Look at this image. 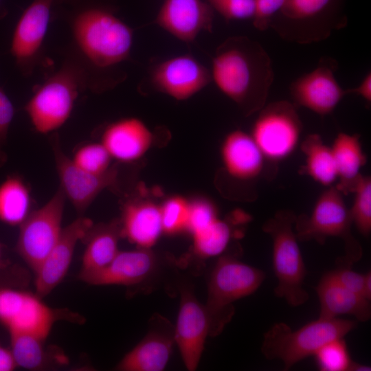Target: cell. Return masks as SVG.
Returning a JSON list of instances; mask_svg holds the SVG:
<instances>
[{
    "mask_svg": "<svg viewBox=\"0 0 371 371\" xmlns=\"http://www.w3.org/2000/svg\"><path fill=\"white\" fill-rule=\"evenodd\" d=\"M232 236L229 223L219 217L205 228L192 235L194 254L201 259H207L223 253Z\"/></svg>",
    "mask_w": 371,
    "mask_h": 371,
    "instance_id": "cell-30",
    "label": "cell"
},
{
    "mask_svg": "<svg viewBox=\"0 0 371 371\" xmlns=\"http://www.w3.org/2000/svg\"><path fill=\"white\" fill-rule=\"evenodd\" d=\"M153 142L150 128L140 119L124 117L109 124L104 130L100 142L112 159L130 163L142 158Z\"/></svg>",
    "mask_w": 371,
    "mask_h": 371,
    "instance_id": "cell-22",
    "label": "cell"
},
{
    "mask_svg": "<svg viewBox=\"0 0 371 371\" xmlns=\"http://www.w3.org/2000/svg\"><path fill=\"white\" fill-rule=\"evenodd\" d=\"M356 320L319 317L293 330L283 322L273 324L263 336L261 351L269 360L280 359L289 370L313 356L325 344L344 338L357 326Z\"/></svg>",
    "mask_w": 371,
    "mask_h": 371,
    "instance_id": "cell-4",
    "label": "cell"
},
{
    "mask_svg": "<svg viewBox=\"0 0 371 371\" xmlns=\"http://www.w3.org/2000/svg\"><path fill=\"white\" fill-rule=\"evenodd\" d=\"M305 156L304 172L317 183L330 187L337 181V174L330 146L318 134L308 135L301 144Z\"/></svg>",
    "mask_w": 371,
    "mask_h": 371,
    "instance_id": "cell-29",
    "label": "cell"
},
{
    "mask_svg": "<svg viewBox=\"0 0 371 371\" xmlns=\"http://www.w3.org/2000/svg\"><path fill=\"white\" fill-rule=\"evenodd\" d=\"M334 158L338 183L335 186L343 194L352 192L366 164L367 157L363 150L360 136L341 132L330 146Z\"/></svg>",
    "mask_w": 371,
    "mask_h": 371,
    "instance_id": "cell-27",
    "label": "cell"
},
{
    "mask_svg": "<svg viewBox=\"0 0 371 371\" xmlns=\"http://www.w3.org/2000/svg\"><path fill=\"white\" fill-rule=\"evenodd\" d=\"M259 111L250 135L267 164H278L297 148L302 122L294 104L286 100L271 102Z\"/></svg>",
    "mask_w": 371,
    "mask_h": 371,
    "instance_id": "cell-10",
    "label": "cell"
},
{
    "mask_svg": "<svg viewBox=\"0 0 371 371\" xmlns=\"http://www.w3.org/2000/svg\"><path fill=\"white\" fill-rule=\"evenodd\" d=\"M364 285L363 292L364 296L368 300H371V272L369 271L366 273H364Z\"/></svg>",
    "mask_w": 371,
    "mask_h": 371,
    "instance_id": "cell-42",
    "label": "cell"
},
{
    "mask_svg": "<svg viewBox=\"0 0 371 371\" xmlns=\"http://www.w3.org/2000/svg\"><path fill=\"white\" fill-rule=\"evenodd\" d=\"M220 157L226 174L238 181L257 179L268 165L250 134L238 129L225 135L221 145Z\"/></svg>",
    "mask_w": 371,
    "mask_h": 371,
    "instance_id": "cell-21",
    "label": "cell"
},
{
    "mask_svg": "<svg viewBox=\"0 0 371 371\" xmlns=\"http://www.w3.org/2000/svg\"><path fill=\"white\" fill-rule=\"evenodd\" d=\"M335 65L330 59L321 60L315 69L293 82L290 93L294 103L320 115L331 113L348 94L335 78Z\"/></svg>",
    "mask_w": 371,
    "mask_h": 371,
    "instance_id": "cell-17",
    "label": "cell"
},
{
    "mask_svg": "<svg viewBox=\"0 0 371 371\" xmlns=\"http://www.w3.org/2000/svg\"><path fill=\"white\" fill-rule=\"evenodd\" d=\"M63 0H32L14 28L10 52L19 67L31 73L38 60L55 9Z\"/></svg>",
    "mask_w": 371,
    "mask_h": 371,
    "instance_id": "cell-14",
    "label": "cell"
},
{
    "mask_svg": "<svg viewBox=\"0 0 371 371\" xmlns=\"http://www.w3.org/2000/svg\"><path fill=\"white\" fill-rule=\"evenodd\" d=\"M211 80L210 71L189 54L165 59L150 73V82L156 90L179 101L190 98Z\"/></svg>",
    "mask_w": 371,
    "mask_h": 371,
    "instance_id": "cell-15",
    "label": "cell"
},
{
    "mask_svg": "<svg viewBox=\"0 0 371 371\" xmlns=\"http://www.w3.org/2000/svg\"><path fill=\"white\" fill-rule=\"evenodd\" d=\"M30 190L18 175L8 176L0 183V221L20 226L32 212Z\"/></svg>",
    "mask_w": 371,
    "mask_h": 371,
    "instance_id": "cell-28",
    "label": "cell"
},
{
    "mask_svg": "<svg viewBox=\"0 0 371 371\" xmlns=\"http://www.w3.org/2000/svg\"><path fill=\"white\" fill-rule=\"evenodd\" d=\"M348 93H355L361 96L367 103L371 102V74L370 72L363 78L359 85L354 89H347Z\"/></svg>",
    "mask_w": 371,
    "mask_h": 371,
    "instance_id": "cell-40",
    "label": "cell"
},
{
    "mask_svg": "<svg viewBox=\"0 0 371 371\" xmlns=\"http://www.w3.org/2000/svg\"><path fill=\"white\" fill-rule=\"evenodd\" d=\"M352 225L343 193L335 186L327 187L317 197L309 216H296L294 229L298 240L324 244L329 237L341 238L345 255L337 265L352 267L363 254L362 247L352 234Z\"/></svg>",
    "mask_w": 371,
    "mask_h": 371,
    "instance_id": "cell-5",
    "label": "cell"
},
{
    "mask_svg": "<svg viewBox=\"0 0 371 371\" xmlns=\"http://www.w3.org/2000/svg\"><path fill=\"white\" fill-rule=\"evenodd\" d=\"M329 273L341 285L365 297L363 292L364 273L355 272L350 267L341 265H337L336 269L329 271Z\"/></svg>",
    "mask_w": 371,
    "mask_h": 371,
    "instance_id": "cell-39",
    "label": "cell"
},
{
    "mask_svg": "<svg viewBox=\"0 0 371 371\" xmlns=\"http://www.w3.org/2000/svg\"><path fill=\"white\" fill-rule=\"evenodd\" d=\"M288 0H254L255 12L253 23L260 31L269 27L274 16L283 8Z\"/></svg>",
    "mask_w": 371,
    "mask_h": 371,
    "instance_id": "cell-38",
    "label": "cell"
},
{
    "mask_svg": "<svg viewBox=\"0 0 371 371\" xmlns=\"http://www.w3.org/2000/svg\"><path fill=\"white\" fill-rule=\"evenodd\" d=\"M89 86L82 69L69 62L34 91L25 110L35 130L43 134L56 131L69 119L79 91Z\"/></svg>",
    "mask_w": 371,
    "mask_h": 371,
    "instance_id": "cell-9",
    "label": "cell"
},
{
    "mask_svg": "<svg viewBox=\"0 0 371 371\" xmlns=\"http://www.w3.org/2000/svg\"><path fill=\"white\" fill-rule=\"evenodd\" d=\"M346 1L288 0L269 27L288 41L301 44L321 41L346 26Z\"/></svg>",
    "mask_w": 371,
    "mask_h": 371,
    "instance_id": "cell-8",
    "label": "cell"
},
{
    "mask_svg": "<svg viewBox=\"0 0 371 371\" xmlns=\"http://www.w3.org/2000/svg\"><path fill=\"white\" fill-rule=\"evenodd\" d=\"M213 12L203 0H164L155 22L174 37L190 43L201 32L212 31Z\"/></svg>",
    "mask_w": 371,
    "mask_h": 371,
    "instance_id": "cell-20",
    "label": "cell"
},
{
    "mask_svg": "<svg viewBox=\"0 0 371 371\" xmlns=\"http://www.w3.org/2000/svg\"><path fill=\"white\" fill-rule=\"evenodd\" d=\"M56 8L64 13L82 67L106 71L127 60L133 30L102 0H63ZM87 75V74H86Z\"/></svg>",
    "mask_w": 371,
    "mask_h": 371,
    "instance_id": "cell-1",
    "label": "cell"
},
{
    "mask_svg": "<svg viewBox=\"0 0 371 371\" xmlns=\"http://www.w3.org/2000/svg\"><path fill=\"white\" fill-rule=\"evenodd\" d=\"M190 201L181 196L167 199L160 205L163 233L175 234L186 230Z\"/></svg>",
    "mask_w": 371,
    "mask_h": 371,
    "instance_id": "cell-34",
    "label": "cell"
},
{
    "mask_svg": "<svg viewBox=\"0 0 371 371\" xmlns=\"http://www.w3.org/2000/svg\"><path fill=\"white\" fill-rule=\"evenodd\" d=\"M315 291L320 306L319 317L348 315L359 322H366L371 317L370 301L341 285L329 271L322 277Z\"/></svg>",
    "mask_w": 371,
    "mask_h": 371,
    "instance_id": "cell-24",
    "label": "cell"
},
{
    "mask_svg": "<svg viewBox=\"0 0 371 371\" xmlns=\"http://www.w3.org/2000/svg\"><path fill=\"white\" fill-rule=\"evenodd\" d=\"M0 3H1V0H0Z\"/></svg>",
    "mask_w": 371,
    "mask_h": 371,
    "instance_id": "cell-44",
    "label": "cell"
},
{
    "mask_svg": "<svg viewBox=\"0 0 371 371\" xmlns=\"http://www.w3.org/2000/svg\"><path fill=\"white\" fill-rule=\"evenodd\" d=\"M208 3L228 21L252 19L254 16V0H208Z\"/></svg>",
    "mask_w": 371,
    "mask_h": 371,
    "instance_id": "cell-36",
    "label": "cell"
},
{
    "mask_svg": "<svg viewBox=\"0 0 371 371\" xmlns=\"http://www.w3.org/2000/svg\"><path fill=\"white\" fill-rule=\"evenodd\" d=\"M93 224L91 219L82 215L63 228L56 243L34 273L35 293L39 297L49 295L63 280L78 242Z\"/></svg>",
    "mask_w": 371,
    "mask_h": 371,
    "instance_id": "cell-19",
    "label": "cell"
},
{
    "mask_svg": "<svg viewBox=\"0 0 371 371\" xmlns=\"http://www.w3.org/2000/svg\"><path fill=\"white\" fill-rule=\"evenodd\" d=\"M180 304L174 326L175 342L183 361L190 371L199 363L206 338L210 336L211 323L205 305L194 295L189 284L179 285Z\"/></svg>",
    "mask_w": 371,
    "mask_h": 371,
    "instance_id": "cell-13",
    "label": "cell"
},
{
    "mask_svg": "<svg viewBox=\"0 0 371 371\" xmlns=\"http://www.w3.org/2000/svg\"><path fill=\"white\" fill-rule=\"evenodd\" d=\"M211 79L247 115L265 104L274 80L271 60L258 42L246 36L227 38L212 61Z\"/></svg>",
    "mask_w": 371,
    "mask_h": 371,
    "instance_id": "cell-2",
    "label": "cell"
},
{
    "mask_svg": "<svg viewBox=\"0 0 371 371\" xmlns=\"http://www.w3.org/2000/svg\"><path fill=\"white\" fill-rule=\"evenodd\" d=\"M173 262H167L151 248L119 251L105 267L78 277L90 285H123L147 291L155 286Z\"/></svg>",
    "mask_w": 371,
    "mask_h": 371,
    "instance_id": "cell-12",
    "label": "cell"
},
{
    "mask_svg": "<svg viewBox=\"0 0 371 371\" xmlns=\"http://www.w3.org/2000/svg\"><path fill=\"white\" fill-rule=\"evenodd\" d=\"M354 199L349 209L352 224L365 237L371 233V178L361 175L354 189Z\"/></svg>",
    "mask_w": 371,
    "mask_h": 371,
    "instance_id": "cell-31",
    "label": "cell"
},
{
    "mask_svg": "<svg viewBox=\"0 0 371 371\" xmlns=\"http://www.w3.org/2000/svg\"><path fill=\"white\" fill-rule=\"evenodd\" d=\"M10 335V350L18 367L45 370L63 366L68 359L58 347L45 346V339L25 333Z\"/></svg>",
    "mask_w": 371,
    "mask_h": 371,
    "instance_id": "cell-26",
    "label": "cell"
},
{
    "mask_svg": "<svg viewBox=\"0 0 371 371\" xmlns=\"http://www.w3.org/2000/svg\"><path fill=\"white\" fill-rule=\"evenodd\" d=\"M122 237L139 248L150 249L163 233L160 205L147 201H130L119 220Z\"/></svg>",
    "mask_w": 371,
    "mask_h": 371,
    "instance_id": "cell-23",
    "label": "cell"
},
{
    "mask_svg": "<svg viewBox=\"0 0 371 371\" xmlns=\"http://www.w3.org/2000/svg\"><path fill=\"white\" fill-rule=\"evenodd\" d=\"M218 218L215 205L205 199L190 201L186 231L191 236L205 228Z\"/></svg>",
    "mask_w": 371,
    "mask_h": 371,
    "instance_id": "cell-35",
    "label": "cell"
},
{
    "mask_svg": "<svg viewBox=\"0 0 371 371\" xmlns=\"http://www.w3.org/2000/svg\"><path fill=\"white\" fill-rule=\"evenodd\" d=\"M60 188L76 212L82 216L96 196L116 180V170L110 168L103 174H93L76 167L63 151L57 134L51 139Z\"/></svg>",
    "mask_w": 371,
    "mask_h": 371,
    "instance_id": "cell-16",
    "label": "cell"
},
{
    "mask_svg": "<svg viewBox=\"0 0 371 371\" xmlns=\"http://www.w3.org/2000/svg\"><path fill=\"white\" fill-rule=\"evenodd\" d=\"M313 356L318 368L322 371H350L354 362L344 338L325 344Z\"/></svg>",
    "mask_w": 371,
    "mask_h": 371,
    "instance_id": "cell-33",
    "label": "cell"
},
{
    "mask_svg": "<svg viewBox=\"0 0 371 371\" xmlns=\"http://www.w3.org/2000/svg\"><path fill=\"white\" fill-rule=\"evenodd\" d=\"M295 219L291 211L280 210L262 225L272 240L273 268L278 280L274 293L293 307L309 298L304 288L306 269L294 229Z\"/></svg>",
    "mask_w": 371,
    "mask_h": 371,
    "instance_id": "cell-6",
    "label": "cell"
},
{
    "mask_svg": "<svg viewBox=\"0 0 371 371\" xmlns=\"http://www.w3.org/2000/svg\"><path fill=\"white\" fill-rule=\"evenodd\" d=\"M18 367L10 348L0 343V371H13Z\"/></svg>",
    "mask_w": 371,
    "mask_h": 371,
    "instance_id": "cell-41",
    "label": "cell"
},
{
    "mask_svg": "<svg viewBox=\"0 0 371 371\" xmlns=\"http://www.w3.org/2000/svg\"><path fill=\"white\" fill-rule=\"evenodd\" d=\"M112 158L100 142L84 144L78 148L71 158L73 164L80 169L93 174H103L110 168Z\"/></svg>",
    "mask_w": 371,
    "mask_h": 371,
    "instance_id": "cell-32",
    "label": "cell"
},
{
    "mask_svg": "<svg viewBox=\"0 0 371 371\" xmlns=\"http://www.w3.org/2000/svg\"><path fill=\"white\" fill-rule=\"evenodd\" d=\"M174 326L159 314L149 320L145 337L120 361L118 371H161L167 365L175 344Z\"/></svg>",
    "mask_w": 371,
    "mask_h": 371,
    "instance_id": "cell-18",
    "label": "cell"
},
{
    "mask_svg": "<svg viewBox=\"0 0 371 371\" xmlns=\"http://www.w3.org/2000/svg\"><path fill=\"white\" fill-rule=\"evenodd\" d=\"M19 268L0 273V324L9 334L30 333L47 339L59 321L84 324L85 317L67 308H52L25 288L26 276Z\"/></svg>",
    "mask_w": 371,
    "mask_h": 371,
    "instance_id": "cell-3",
    "label": "cell"
},
{
    "mask_svg": "<svg viewBox=\"0 0 371 371\" xmlns=\"http://www.w3.org/2000/svg\"><path fill=\"white\" fill-rule=\"evenodd\" d=\"M66 199L59 187L46 203L32 211L19 226L15 251L34 273L60 236Z\"/></svg>",
    "mask_w": 371,
    "mask_h": 371,
    "instance_id": "cell-11",
    "label": "cell"
},
{
    "mask_svg": "<svg viewBox=\"0 0 371 371\" xmlns=\"http://www.w3.org/2000/svg\"><path fill=\"white\" fill-rule=\"evenodd\" d=\"M14 113V106L12 101L0 87V168L6 163L8 159L4 148Z\"/></svg>",
    "mask_w": 371,
    "mask_h": 371,
    "instance_id": "cell-37",
    "label": "cell"
},
{
    "mask_svg": "<svg viewBox=\"0 0 371 371\" xmlns=\"http://www.w3.org/2000/svg\"><path fill=\"white\" fill-rule=\"evenodd\" d=\"M121 236L119 220L93 224L81 241L85 249L78 277L97 271L108 265L117 255Z\"/></svg>",
    "mask_w": 371,
    "mask_h": 371,
    "instance_id": "cell-25",
    "label": "cell"
},
{
    "mask_svg": "<svg viewBox=\"0 0 371 371\" xmlns=\"http://www.w3.org/2000/svg\"><path fill=\"white\" fill-rule=\"evenodd\" d=\"M2 245L0 243V272L10 266V262L3 258Z\"/></svg>",
    "mask_w": 371,
    "mask_h": 371,
    "instance_id": "cell-43",
    "label": "cell"
},
{
    "mask_svg": "<svg viewBox=\"0 0 371 371\" xmlns=\"http://www.w3.org/2000/svg\"><path fill=\"white\" fill-rule=\"evenodd\" d=\"M265 276L262 270L231 255L218 258L209 277L205 304L211 323L210 336L219 335L232 319L233 302L254 293Z\"/></svg>",
    "mask_w": 371,
    "mask_h": 371,
    "instance_id": "cell-7",
    "label": "cell"
}]
</instances>
